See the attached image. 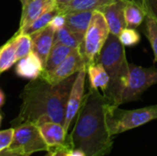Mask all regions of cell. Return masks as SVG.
I'll return each instance as SVG.
<instances>
[{
    "label": "cell",
    "mask_w": 157,
    "mask_h": 156,
    "mask_svg": "<svg viewBox=\"0 0 157 156\" xmlns=\"http://www.w3.org/2000/svg\"><path fill=\"white\" fill-rule=\"evenodd\" d=\"M77 74L58 84H51L42 77L31 79L20 94L21 105L16 125L31 122H57L63 125L67 100Z\"/></svg>",
    "instance_id": "1"
},
{
    "label": "cell",
    "mask_w": 157,
    "mask_h": 156,
    "mask_svg": "<svg viewBox=\"0 0 157 156\" xmlns=\"http://www.w3.org/2000/svg\"><path fill=\"white\" fill-rule=\"evenodd\" d=\"M108 102L98 89L90 88L77 113L75 127L68 136L73 149L83 151L86 156H105L113 147L105 119Z\"/></svg>",
    "instance_id": "2"
},
{
    "label": "cell",
    "mask_w": 157,
    "mask_h": 156,
    "mask_svg": "<svg viewBox=\"0 0 157 156\" xmlns=\"http://www.w3.org/2000/svg\"><path fill=\"white\" fill-rule=\"evenodd\" d=\"M97 61L103 65L109 76V86L103 95L108 102L112 104L121 89L130 68L125 47L121 44L118 36L109 33Z\"/></svg>",
    "instance_id": "3"
},
{
    "label": "cell",
    "mask_w": 157,
    "mask_h": 156,
    "mask_svg": "<svg viewBox=\"0 0 157 156\" xmlns=\"http://www.w3.org/2000/svg\"><path fill=\"white\" fill-rule=\"evenodd\" d=\"M105 119L108 131L114 137L157 120V105L126 110L107 102L105 105Z\"/></svg>",
    "instance_id": "4"
},
{
    "label": "cell",
    "mask_w": 157,
    "mask_h": 156,
    "mask_svg": "<svg viewBox=\"0 0 157 156\" xmlns=\"http://www.w3.org/2000/svg\"><path fill=\"white\" fill-rule=\"evenodd\" d=\"M154 85H157V68H145L130 63L129 74L112 104L120 107L124 103L136 101Z\"/></svg>",
    "instance_id": "5"
},
{
    "label": "cell",
    "mask_w": 157,
    "mask_h": 156,
    "mask_svg": "<svg viewBox=\"0 0 157 156\" xmlns=\"http://www.w3.org/2000/svg\"><path fill=\"white\" fill-rule=\"evenodd\" d=\"M109 33V29L103 14L98 10H94L92 19L85 33L83 43L79 48L87 64L97 61Z\"/></svg>",
    "instance_id": "6"
},
{
    "label": "cell",
    "mask_w": 157,
    "mask_h": 156,
    "mask_svg": "<svg viewBox=\"0 0 157 156\" xmlns=\"http://www.w3.org/2000/svg\"><path fill=\"white\" fill-rule=\"evenodd\" d=\"M9 151L24 155H31L37 152H49L51 149L43 140L37 125L25 122L14 128V134Z\"/></svg>",
    "instance_id": "7"
},
{
    "label": "cell",
    "mask_w": 157,
    "mask_h": 156,
    "mask_svg": "<svg viewBox=\"0 0 157 156\" xmlns=\"http://www.w3.org/2000/svg\"><path fill=\"white\" fill-rule=\"evenodd\" d=\"M87 63L82 54L80 49H74L72 52L50 74H42L40 77L44 78L51 84H58L63 80L77 74L81 69L86 67Z\"/></svg>",
    "instance_id": "8"
},
{
    "label": "cell",
    "mask_w": 157,
    "mask_h": 156,
    "mask_svg": "<svg viewBox=\"0 0 157 156\" xmlns=\"http://www.w3.org/2000/svg\"><path fill=\"white\" fill-rule=\"evenodd\" d=\"M86 76V67L81 69L76 75V78L73 84L65 109V117L63 122V128L68 134L69 128L72 121L77 116V113L82 106L85 97V83Z\"/></svg>",
    "instance_id": "9"
},
{
    "label": "cell",
    "mask_w": 157,
    "mask_h": 156,
    "mask_svg": "<svg viewBox=\"0 0 157 156\" xmlns=\"http://www.w3.org/2000/svg\"><path fill=\"white\" fill-rule=\"evenodd\" d=\"M126 2L127 0H118L98 9L105 17L109 32L116 36H119L120 33L126 28L124 17Z\"/></svg>",
    "instance_id": "10"
},
{
    "label": "cell",
    "mask_w": 157,
    "mask_h": 156,
    "mask_svg": "<svg viewBox=\"0 0 157 156\" xmlns=\"http://www.w3.org/2000/svg\"><path fill=\"white\" fill-rule=\"evenodd\" d=\"M38 128L50 149L63 146L72 147L71 142L63 124L49 121L38 125Z\"/></svg>",
    "instance_id": "11"
},
{
    "label": "cell",
    "mask_w": 157,
    "mask_h": 156,
    "mask_svg": "<svg viewBox=\"0 0 157 156\" xmlns=\"http://www.w3.org/2000/svg\"><path fill=\"white\" fill-rule=\"evenodd\" d=\"M22 6L20 25L17 32L25 29L44 12L56 7V5L53 0H28L22 4Z\"/></svg>",
    "instance_id": "12"
},
{
    "label": "cell",
    "mask_w": 157,
    "mask_h": 156,
    "mask_svg": "<svg viewBox=\"0 0 157 156\" xmlns=\"http://www.w3.org/2000/svg\"><path fill=\"white\" fill-rule=\"evenodd\" d=\"M54 34L55 31L48 25L44 29L30 35L32 40V51L40 59L43 67L54 44Z\"/></svg>",
    "instance_id": "13"
},
{
    "label": "cell",
    "mask_w": 157,
    "mask_h": 156,
    "mask_svg": "<svg viewBox=\"0 0 157 156\" xmlns=\"http://www.w3.org/2000/svg\"><path fill=\"white\" fill-rule=\"evenodd\" d=\"M43 69V63L40 59L33 51H30L28 55L17 61L16 74L23 78L36 79L41 76Z\"/></svg>",
    "instance_id": "14"
},
{
    "label": "cell",
    "mask_w": 157,
    "mask_h": 156,
    "mask_svg": "<svg viewBox=\"0 0 157 156\" xmlns=\"http://www.w3.org/2000/svg\"><path fill=\"white\" fill-rule=\"evenodd\" d=\"M86 74L89 78L90 88L98 89L100 88L104 93L109 84V76L103 65L95 61L86 65Z\"/></svg>",
    "instance_id": "15"
},
{
    "label": "cell",
    "mask_w": 157,
    "mask_h": 156,
    "mask_svg": "<svg viewBox=\"0 0 157 156\" xmlns=\"http://www.w3.org/2000/svg\"><path fill=\"white\" fill-rule=\"evenodd\" d=\"M94 10L73 11L64 14L65 26L71 30L85 35L93 17Z\"/></svg>",
    "instance_id": "16"
},
{
    "label": "cell",
    "mask_w": 157,
    "mask_h": 156,
    "mask_svg": "<svg viewBox=\"0 0 157 156\" xmlns=\"http://www.w3.org/2000/svg\"><path fill=\"white\" fill-rule=\"evenodd\" d=\"M147 13L138 0H127L124 8L126 27L136 29L145 19Z\"/></svg>",
    "instance_id": "17"
},
{
    "label": "cell",
    "mask_w": 157,
    "mask_h": 156,
    "mask_svg": "<svg viewBox=\"0 0 157 156\" xmlns=\"http://www.w3.org/2000/svg\"><path fill=\"white\" fill-rule=\"evenodd\" d=\"M74 49L65 46L61 43H54L49 55L47 61L44 64V69L42 74H48L52 73L73 51ZM41 74V75H42Z\"/></svg>",
    "instance_id": "18"
},
{
    "label": "cell",
    "mask_w": 157,
    "mask_h": 156,
    "mask_svg": "<svg viewBox=\"0 0 157 156\" xmlns=\"http://www.w3.org/2000/svg\"><path fill=\"white\" fill-rule=\"evenodd\" d=\"M118 0H75L71 4L57 8L59 13L66 14L73 11H83V10H98V8L111 4Z\"/></svg>",
    "instance_id": "19"
},
{
    "label": "cell",
    "mask_w": 157,
    "mask_h": 156,
    "mask_svg": "<svg viewBox=\"0 0 157 156\" xmlns=\"http://www.w3.org/2000/svg\"><path fill=\"white\" fill-rule=\"evenodd\" d=\"M85 35L71 30L66 26L55 31L54 43H61L72 49H78L81 47Z\"/></svg>",
    "instance_id": "20"
},
{
    "label": "cell",
    "mask_w": 157,
    "mask_h": 156,
    "mask_svg": "<svg viewBox=\"0 0 157 156\" xmlns=\"http://www.w3.org/2000/svg\"><path fill=\"white\" fill-rule=\"evenodd\" d=\"M17 62L16 46L13 38L0 47V74L8 70Z\"/></svg>",
    "instance_id": "21"
},
{
    "label": "cell",
    "mask_w": 157,
    "mask_h": 156,
    "mask_svg": "<svg viewBox=\"0 0 157 156\" xmlns=\"http://www.w3.org/2000/svg\"><path fill=\"white\" fill-rule=\"evenodd\" d=\"M13 40L16 46L17 62L32 51V40L30 35L24 32H17L13 37Z\"/></svg>",
    "instance_id": "22"
},
{
    "label": "cell",
    "mask_w": 157,
    "mask_h": 156,
    "mask_svg": "<svg viewBox=\"0 0 157 156\" xmlns=\"http://www.w3.org/2000/svg\"><path fill=\"white\" fill-rule=\"evenodd\" d=\"M58 13H59V11L57 9V6L54 7V8H52V9L46 11V12H44L42 15H40L39 17H37L32 23H30L25 29H23L20 32H24V33H27L29 35H31L32 33L44 29L45 27H47L49 25V23L51 22L52 18L55 15H57Z\"/></svg>",
    "instance_id": "23"
},
{
    "label": "cell",
    "mask_w": 157,
    "mask_h": 156,
    "mask_svg": "<svg viewBox=\"0 0 157 156\" xmlns=\"http://www.w3.org/2000/svg\"><path fill=\"white\" fill-rule=\"evenodd\" d=\"M144 32L151 43L155 54V63H157V21L154 17L149 14H147L145 17Z\"/></svg>",
    "instance_id": "24"
},
{
    "label": "cell",
    "mask_w": 157,
    "mask_h": 156,
    "mask_svg": "<svg viewBox=\"0 0 157 156\" xmlns=\"http://www.w3.org/2000/svg\"><path fill=\"white\" fill-rule=\"evenodd\" d=\"M120 41L121 42V44L126 47H132L137 45L140 40H141V36L139 34V32L132 28H128L126 27L118 36Z\"/></svg>",
    "instance_id": "25"
},
{
    "label": "cell",
    "mask_w": 157,
    "mask_h": 156,
    "mask_svg": "<svg viewBox=\"0 0 157 156\" xmlns=\"http://www.w3.org/2000/svg\"><path fill=\"white\" fill-rule=\"evenodd\" d=\"M14 134V128L0 131V152L7 149L11 144Z\"/></svg>",
    "instance_id": "26"
},
{
    "label": "cell",
    "mask_w": 157,
    "mask_h": 156,
    "mask_svg": "<svg viewBox=\"0 0 157 156\" xmlns=\"http://www.w3.org/2000/svg\"><path fill=\"white\" fill-rule=\"evenodd\" d=\"M138 1L142 4L146 13L154 17L157 21V0H138Z\"/></svg>",
    "instance_id": "27"
},
{
    "label": "cell",
    "mask_w": 157,
    "mask_h": 156,
    "mask_svg": "<svg viewBox=\"0 0 157 156\" xmlns=\"http://www.w3.org/2000/svg\"><path fill=\"white\" fill-rule=\"evenodd\" d=\"M49 26L54 30V31H57L59 29H61L63 27L65 26V16L64 14H62V13H58L57 15H55L51 22L49 23Z\"/></svg>",
    "instance_id": "28"
},
{
    "label": "cell",
    "mask_w": 157,
    "mask_h": 156,
    "mask_svg": "<svg viewBox=\"0 0 157 156\" xmlns=\"http://www.w3.org/2000/svg\"><path fill=\"white\" fill-rule=\"evenodd\" d=\"M71 149H72V147H70V146H63V147L54 148V150L52 151L51 156H67Z\"/></svg>",
    "instance_id": "29"
},
{
    "label": "cell",
    "mask_w": 157,
    "mask_h": 156,
    "mask_svg": "<svg viewBox=\"0 0 157 156\" xmlns=\"http://www.w3.org/2000/svg\"><path fill=\"white\" fill-rule=\"evenodd\" d=\"M53 1H54V3L56 5L57 8L59 9V8H62V7H63V6L69 5V4H71L75 0H53Z\"/></svg>",
    "instance_id": "30"
},
{
    "label": "cell",
    "mask_w": 157,
    "mask_h": 156,
    "mask_svg": "<svg viewBox=\"0 0 157 156\" xmlns=\"http://www.w3.org/2000/svg\"><path fill=\"white\" fill-rule=\"evenodd\" d=\"M67 156H86V154L79 149H71Z\"/></svg>",
    "instance_id": "31"
},
{
    "label": "cell",
    "mask_w": 157,
    "mask_h": 156,
    "mask_svg": "<svg viewBox=\"0 0 157 156\" xmlns=\"http://www.w3.org/2000/svg\"><path fill=\"white\" fill-rule=\"evenodd\" d=\"M0 156H28L24 155V154H17V153H14V152H11L9 151L8 149H6L2 152H0Z\"/></svg>",
    "instance_id": "32"
},
{
    "label": "cell",
    "mask_w": 157,
    "mask_h": 156,
    "mask_svg": "<svg viewBox=\"0 0 157 156\" xmlns=\"http://www.w3.org/2000/svg\"><path fill=\"white\" fill-rule=\"evenodd\" d=\"M4 103H5V95L0 89V108L4 105Z\"/></svg>",
    "instance_id": "33"
},
{
    "label": "cell",
    "mask_w": 157,
    "mask_h": 156,
    "mask_svg": "<svg viewBox=\"0 0 157 156\" xmlns=\"http://www.w3.org/2000/svg\"><path fill=\"white\" fill-rule=\"evenodd\" d=\"M51 155H52V151H49V152H48V153H47V154H46L44 156H51Z\"/></svg>",
    "instance_id": "34"
},
{
    "label": "cell",
    "mask_w": 157,
    "mask_h": 156,
    "mask_svg": "<svg viewBox=\"0 0 157 156\" xmlns=\"http://www.w3.org/2000/svg\"><path fill=\"white\" fill-rule=\"evenodd\" d=\"M20 1H21V3L23 4V3H25L26 1H28V0H20Z\"/></svg>",
    "instance_id": "35"
},
{
    "label": "cell",
    "mask_w": 157,
    "mask_h": 156,
    "mask_svg": "<svg viewBox=\"0 0 157 156\" xmlns=\"http://www.w3.org/2000/svg\"><path fill=\"white\" fill-rule=\"evenodd\" d=\"M0 122H1V115H0Z\"/></svg>",
    "instance_id": "36"
}]
</instances>
